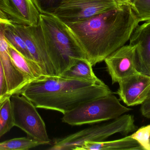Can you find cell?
Masks as SVG:
<instances>
[{"mask_svg":"<svg viewBox=\"0 0 150 150\" xmlns=\"http://www.w3.org/2000/svg\"><path fill=\"white\" fill-rule=\"evenodd\" d=\"M140 23L130 4L84 21L66 23L93 66L125 45Z\"/></svg>","mask_w":150,"mask_h":150,"instance_id":"6da1fadb","label":"cell"},{"mask_svg":"<svg viewBox=\"0 0 150 150\" xmlns=\"http://www.w3.org/2000/svg\"><path fill=\"white\" fill-rule=\"evenodd\" d=\"M113 93L105 83L46 76L27 84L19 94L37 108L53 110L64 114L89 100Z\"/></svg>","mask_w":150,"mask_h":150,"instance_id":"7a4b0ae2","label":"cell"},{"mask_svg":"<svg viewBox=\"0 0 150 150\" xmlns=\"http://www.w3.org/2000/svg\"><path fill=\"white\" fill-rule=\"evenodd\" d=\"M39 23L57 76H61L85 55L67 25L55 16L40 14Z\"/></svg>","mask_w":150,"mask_h":150,"instance_id":"3957f363","label":"cell"},{"mask_svg":"<svg viewBox=\"0 0 150 150\" xmlns=\"http://www.w3.org/2000/svg\"><path fill=\"white\" fill-rule=\"evenodd\" d=\"M137 129L134 116L124 114L111 122L92 126L63 138L56 139L47 149L76 150L86 141H103L115 134L120 133L127 136Z\"/></svg>","mask_w":150,"mask_h":150,"instance_id":"277c9868","label":"cell"},{"mask_svg":"<svg viewBox=\"0 0 150 150\" xmlns=\"http://www.w3.org/2000/svg\"><path fill=\"white\" fill-rule=\"evenodd\" d=\"M131 110L112 93L79 105L64 114L62 121L73 126L94 124L115 119Z\"/></svg>","mask_w":150,"mask_h":150,"instance_id":"5b68a950","label":"cell"},{"mask_svg":"<svg viewBox=\"0 0 150 150\" xmlns=\"http://www.w3.org/2000/svg\"><path fill=\"white\" fill-rule=\"evenodd\" d=\"M10 99L15 127L25 132L30 138L51 144L45 124L35 105L19 94H13Z\"/></svg>","mask_w":150,"mask_h":150,"instance_id":"8992f818","label":"cell"},{"mask_svg":"<svg viewBox=\"0 0 150 150\" xmlns=\"http://www.w3.org/2000/svg\"><path fill=\"white\" fill-rule=\"evenodd\" d=\"M115 0H64L51 14L65 23L84 21L117 8Z\"/></svg>","mask_w":150,"mask_h":150,"instance_id":"52a82bcc","label":"cell"},{"mask_svg":"<svg viewBox=\"0 0 150 150\" xmlns=\"http://www.w3.org/2000/svg\"><path fill=\"white\" fill-rule=\"evenodd\" d=\"M22 37L33 60L40 65L47 76H57L47 53L42 28L39 23L35 25L13 24Z\"/></svg>","mask_w":150,"mask_h":150,"instance_id":"ba28073f","label":"cell"},{"mask_svg":"<svg viewBox=\"0 0 150 150\" xmlns=\"http://www.w3.org/2000/svg\"><path fill=\"white\" fill-rule=\"evenodd\" d=\"M104 61L112 84L141 73L137 69V47L135 45H124L108 55Z\"/></svg>","mask_w":150,"mask_h":150,"instance_id":"9c48e42d","label":"cell"},{"mask_svg":"<svg viewBox=\"0 0 150 150\" xmlns=\"http://www.w3.org/2000/svg\"><path fill=\"white\" fill-rule=\"evenodd\" d=\"M40 15L32 0H0V19L13 24L37 25Z\"/></svg>","mask_w":150,"mask_h":150,"instance_id":"30bf717a","label":"cell"},{"mask_svg":"<svg viewBox=\"0 0 150 150\" xmlns=\"http://www.w3.org/2000/svg\"><path fill=\"white\" fill-rule=\"evenodd\" d=\"M118 83L116 93L128 106L142 105L149 95V75L139 73L126 77Z\"/></svg>","mask_w":150,"mask_h":150,"instance_id":"8fae6325","label":"cell"},{"mask_svg":"<svg viewBox=\"0 0 150 150\" xmlns=\"http://www.w3.org/2000/svg\"><path fill=\"white\" fill-rule=\"evenodd\" d=\"M4 21L0 19V59L6 77L8 93L19 94L32 80L22 72L14 63L9 52V44L4 34Z\"/></svg>","mask_w":150,"mask_h":150,"instance_id":"7c38bea8","label":"cell"},{"mask_svg":"<svg viewBox=\"0 0 150 150\" xmlns=\"http://www.w3.org/2000/svg\"><path fill=\"white\" fill-rule=\"evenodd\" d=\"M129 44L136 46L138 71L150 76V21L136 27L129 39Z\"/></svg>","mask_w":150,"mask_h":150,"instance_id":"4fadbf2b","label":"cell"},{"mask_svg":"<svg viewBox=\"0 0 150 150\" xmlns=\"http://www.w3.org/2000/svg\"><path fill=\"white\" fill-rule=\"evenodd\" d=\"M76 150H144V149L129 136L114 141H86Z\"/></svg>","mask_w":150,"mask_h":150,"instance_id":"5bb4252c","label":"cell"},{"mask_svg":"<svg viewBox=\"0 0 150 150\" xmlns=\"http://www.w3.org/2000/svg\"><path fill=\"white\" fill-rule=\"evenodd\" d=\"M10 55L16 67L32 81L46 77L40 65L34 60L24 56L9 45Z\"/></svg>","mask_w":150,"mask_h":150,"instance_id":"9a60e30c","label":"cell"},{"mask_svg":"<svg viewBox=\"0 0 150 150\" xmlns=\"http://www.w3.org/2000/svg\"><path fill=\"white\" fill-rule=\"evenodd\" d=\"M93 66L87 59H80L60 76L68 79L86 81L94 84L104 83L93 72Z\"/></svg>","mask_w":150,"mask_h":150,"instance_id":"2e32d148","label":"cell"},{"mask_svg":"<svg viewBox=\"0 0 150 150\" xmlns=\"http://www.w3.org/2000/svg\"><path fill=\"white\" fill-rule=\"evenodd\" d=\"M4 34L10 45L27 58L33 60L26 44L22 37L16 32L13 24L8 21H4Z\"/></svg>","mask_w":150,"mask_h":150,"instance_id":"e0dca14e","label":"cell"},{"mask_svg":"<svg viewBox=\"0 0 150 150\" xmlns=\"http://www.w3.org/2000/svg\"><path fill=\"white\" fill-rule=\"evenodd\" d=\"M43 145L47 144L29 137H19L0 142V150H27Z\"/></svg>","mask_w":150,"mask_h":150,"instance_id":"ac0fdd59","label":"cell"},{"mask_svg":"<svg viewBox=\"0 0 150 150\" xmlns=\"http://www.w3.org/2000/svg\"><path fill=\"white\" fill-rule=\"evenodd\" d=\"M10 97L5 101L0 108V137L10 131L15 127L13 111Z\"/></svg>","mask_w":150,"mask_h":150,"instance_id":"d6986e66","label":"cell"},{"mask_svg":"<svg viewBox=\"0 0 150 150\" xmlns=\"http://www.w3.org/2000/svg\"><path fill=\"white\" fill-rule=\"evenodd\" d=\"M130 5L140 22L150 21V0H131Z\"/></svg>","mask_w":150,"mask_h":150,"instance_id":"ffe728a7","label":"cell"},{"mask_svg":"<svg viewBox=\"0 0 150 150\" xmlns=\"http://www.w3.org/2000/svg\"><path fill=\"white\" fill-rule=\"evenodd\" d=\"M64 0H32L40 14H52Z\"/></svg>","mask_w":150,"mask_h":150,"instance_id":"44dd1931","label":"cell"},{"mask_svg":"<svg viewBox=\"0 0 150 150\" xmlns=\"http://www.w3.org/2000/svg\"><path fill=\"white\" fill-rule=\"evenodd\" d=\"M130 136L139 143L144 150H150V124L137 129Z\"/></svg>","mask_w":150,"mask_h":150,"instance_id":"7402d4cb","label":"cell"},{"mask_svg":"<svg viewBox=\"0 0 150 150\" xmlns=\"http://www.w3.org/2000/svg\"><path fill=\"white\" fill-rule=\"evenodd\" d=\"M8 94H9L8 93L6 77L0 59V97H4Z\"/></svg>","mask_w":150,"mask_h":150,"instance_id":"603a6c76","label":"cell"},{"mask_svg":"<svg viewBox=\"0 0 150 150\" xmlns=\"http://www.w3.org/2000/svg\"><path fill=\"white\" fill-rule=\"evenodd\" d=\"M141 111L143 116L150 119V93L147 99L142 104Z\"/></svg>","mask_w":150,"mask_h":150,"instance_id":"cb8c5ba5","label":"cell"},{"mask_svg":"<svg viewBox=\"0 0 150 150\" xmlns=\"http://www.w3.org/2000/svg\"><path fill=\"white\" fill-rule=\"evenodd\" d=\"M11 96V95L8 94V95H6L4 97H0V108L1 107L5 101Z\"/></svg>","mask_w":150,"mask_h":150,"instance_id":"d4e9b609","label":"cell"},{"mask_svg":"<svg viewBox=\"0 0 150 150\" xmlns=\"http://www.w3.org/2000/svg\"><path fill=\"white\" fill-rule=\"evenodd\" d=\"M118 4H130L131 0H115Z\"/></svg>","mask_w":150,"mask_h":150,"instance_id":"484cf974","label":"cell"}]
</instances>
